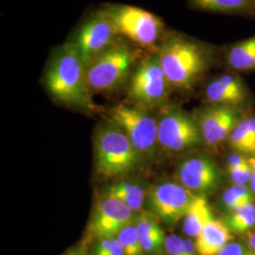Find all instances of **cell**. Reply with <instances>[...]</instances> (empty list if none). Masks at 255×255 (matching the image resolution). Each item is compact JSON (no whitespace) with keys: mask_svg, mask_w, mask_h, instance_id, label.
<instances>
[{"mask_svg":"<svg viewBox=\"0 0 255 255\" xmlns=\"http://www.w3.org/2000/svg\"><path fill=\"white\" fill-rule=\"evenodd\" d=\"M104 195L124 202L133 212H140L143 210L146 199L144 187L131 181H122L111 185L105 190Z\"/></svg>","mask_w":255,"mask_h":255,"instance_id":"18","label":"cell"},{"mask_svg":"<svg viewBox=\"0 0 255 255\" xmlns=\"http://www.w3.org/2000/svg\"><path fill=\"white\" fill-rule=\"evenodd\" d=\"M219 255H252L247 247L238 242H230Z\"/></svg>","mask_w":255,"mask_h":255,"instance_id":"29","label":"cell"},{"mask_svg":"<svg viewBox=\"0 0 255 255\" xmlns=\"http://www.w3.org/2000/svg\"><path fill=\"white\" fill-rule=\"evenodd\" d=\"M205 98L211 105L238 107L248 98L246 86L235 75L223 74L208 83Z\"/></svg>","mask_w":255,"mask_h":255,"instance_id":"14","label":"cell"},{"mask_svg":"<svg viewBox=\"0 0 255 255\" xmlns=\"http://www.w3.org/2000/svg\"><path fill=\"white\" fill-rule=\"evenodd\" d=\"M117 33L105 11L96 13L80 27L71 43L87 66L117 42Z\"/></svg>","mask_w":255,"mask_h":255,"instance_id":"9","label":"cell"},{"mask_svg":"<svg viewBox=\"0 0 255 255\" xmlns=\"http://www.w3.org/2000/svg\"><path fill=\"white\" fill-rule=\"evenodd\" d=\"M111 122L128 137L139 154L150 155L158 143V120L139 106L118 105L110 113Z\"/></svg>","mask_w":255,"mask_h":255,"instance_id":"6","label":"cell"},{"mask_svg":"<svg viewBox=\"0 0 255 255\" xmlns=\"http://www.w3.org/2000/svg\"><path fill=\"white\" fill-rule=\"evenodd\" d=\"M201 141L198 122L183 112L171 110L158 120V144L167 151L180 152L198 146Z\"/></svg>","mask_w":255,"mask_h":255,"instance_id":"8","label":"cell"},{"mask_svg":"<svg viewBox=\"0 0 255 255\" xmlns=\"http://www.w3.org/2000/svg\"><path fill=\"white\" fill-rule=\"evenodd\" d=\"M65 255H82V254L79 251H74V252H70V253H68Z\"/></svg>","mask_w":255,"mask_h":255,"instance_id":"35","label":"cell"},{"mask_svg":"<svg viewBox=\"0 0 255 255\" xmlns=\"http://www.w3.org/2000/svg\"><path fill=\"white\" fill-rule=\"evenodd\" d=\"M46 85L51 96L62 103L92 106L86 65L71 43L61 47L51 59L46 71Z\"/></svg>","mask_w":255,"mask_h":255,"instance_id":"1","label":"cell"},{"mask_svg":"<svg viewBox=\"0 0 255 255\" xmlns=\"http://www.w3.org/2000/svg\"><path fill=\"white\" fill-rule=\"evenodd\" d=\"M135 60V52L117 41L86 66L89 90L110 92L117 89L127 79Z\"/></svg>","mask_w":255,"mask_h":255,"instance_id":"4","label":"cell"},{"mask_svg":"<svg viewBox=\"0 0 255 255\" xmlns=\"http://www.w3.org/2000/svg\"><path fill=\"white\" fill-rule=\"evenodd\" d=\"M248 249L252 255H255V231L248 233Z\"/></svg>","mask_w":255,"mask_h":255,"instance_id":"32","label":"cell"},{"mask_svg":"<svg viewBox=\"0 0 255 255\" xmlns=\"http://www.w3.org/2000/svg\"><path fill=\"white\" fill-rule=\"evenodd\" d=\"M196 195L181 183L164 182L153 187L148 195V205L155 216L167 223L183 219Z\"/></svg>","mask_w":255,"mask_h":255,"instance_id":"11","label":"cell"},{"mask_svg":"<svg viewBox=\"0 0 255 255\" xmlns=\"http://www.w3.org/2000/svg\"><path fill=\"white\" fill-rule=\"evenodd\" d=\"M250 164V159L241 154L231 155L227 161V169L238 168Z\"/></svg>","mask_w":255,"mask_h":255,"instance_id":"30","label":"cell"},{"mask_svg":"<svg viewBox=\"0 0 255 255\" xmlns=\"http://www.w3.org/2000/svg\"><path fill=\"white\" fill-rule=\"evenodd\" d=\"M231 189L237 195V197L243 201L245 204H250L254 202V196L251 188H249L246 184H237L231 186Z\"/></svg>","mask_w":255,"mask_h":255,"instance_id":"28","label":"cell"},{"mask_svg":"<svg viewBox=\"0 0 255 255\" xmlns=\"http://www.w3.org/2000/svg\"><path fill=\"white\" fill-rule=\"evenodd\" d=\"M95 255H125L123 247L118 237H107L99 239V242L94 250Z\"/></svg>","mask_w":255,"mask_h":255,"instance_id":"24","label":"cell"},{"mask_svg":"<svg viewBox=\"0 0 255 255\" xmlns=\"http://www.w3.org/2000/svg\"><path fill=\"white\" fill-rule=\"evenodd\" d=\"M241 119L237 107L211 105L201 110L197 122L204 143L215 147L229 138Z\"/></svg>","mask_w":255,"mask_h":255,"instance_id":"13","label":"cell"},{"mask_svg":"<svg viewBox=\"0 0 255 255\" xmlns=\"http://www.w3.org/2000/svg\"><path fill=\"white\" fill-rule=\"evenodd\" d=\"M164 248L167 255H183V239L171 235L165 238Z\"/></svg>","mask_w":255,"mask_h":255,"instance_id":"26","label":"cell"},{"mask_svg":"<svg viewBox=\"0 0 255 255\" xmlns=\"http://www.w3.org/2000/svg\"><path fill=\"white\" fill-rule=\"evenodd\" d=\"M135 226L144 253H153L164 246V232L150 215L140 214L135 220Z\"/></svg>","mask_w":255,"mask_h":255,"instance_id":"17","label":"cell"},{"mask_svg":"<svg viewBox=\"0 0 255 255\" xmlns=\"http://www.w3.org/2000/svg\"><path fill=\"white\" fill-rule=\"evenodd\" d=\"M226 61L231 68L237 71L255 70V35L231 46Z\"/></svg>","mask_w":255,"mask_h":255,"instance_id":"19","label":"cell"},{"mask_svg":"<svg viewBox=\"0 0 255 255\" xmlns=\"http://www.w3.org/2000/svg\"><path fill=\"white\" fill-rule=\"evenodd\" d=\"M139 153L126 133L111 123L102 127L95 143L98 172L105 178H116L131 172L139 162Z\"/></svg>","mask_w":255,"mask_h":255,"instance_id":"3","label":"cell"},{"mask_svg":"<svg viewBox=\"0 0 255 255\" xmlns=\"http://www.w3.org/2000/svg\"><path fill=\"white\" fill-rule=\"evenodd\" d=\"M180 183L195 195L204 196L217 189L221 182L218 165L204 156L185 159L178 167Z\"/></svg>","mask_w":255,"mask_h":255,"instance_id":"12","label":"cell"},{"mask_svg":"<svg viewBox=\"0 0 255 255\" xmlns=\"http://www.w3.org/2000/svg\"><path fill=\"white\" fill-rule=\"evenodd\" d=\"M231 180L237 184H247L252 181L253 169L251 164L238 168L227 169Z\"/></svg>","mask_w":255,"mask_h":255,"instance_id":"25","label":"cell"},{"mask_svg":"<svg viewBox=\"0 0 255 255\" xmlns=\"http://www.w3.org/2000/svg\"><path fill=\"white\" fill-rule=\"evenodd\" d=\"M133 217L134 212L124 202L103 195L94 207L88 232L97 239L118 237L123 229L132 223Z\"/></svg>","mask_w":255,"mask_h":255,"instance_id":"10","label":"cell"},{"mask_svg":"<svg viewBox=\"0 0 255 255\" xmlns=\"http://www.w3.org/2000/svg\"><path fill=\"white\" fill-rule=\"evenodd\" d=\"M223 221L234 234L243 235L250 233L255 226V202L247 204L234 212H230Z\"/></svg>","mask_w":255,"mask_h":255,"instance_id":"21","label":"cell"},{"mask_svg":"<svg viewBox=\"0 0 255 255\" xmlns=\"http://www.w3.org/2000/svg\"><path fill=\"white\" fill-rule=\"evenodd\" d=\"M169 86L156 54L138 65L130 81L128 96L139 106H153L166 100Z\"/></svg>","mask_w":255,"mask_h":255,"instance_id":"7","label":"cell"},{"mask_svg":"<svg viewBox=\"0 0 255 255\" xmlns=\"http://www.w3.org/2000/svg\"><path fill=\"white\" fill-rule=\"evenodd\" d=\"M117 35L126 37L142 46H153L163 30L161 19L134 6H111L104 10Z\"/></svg>","mask_w":255,"mask_h":255,"instance_id":"5","label":"cell"},{"mask_svg":"<svg viewBox=\"0 0 255 255\" xmlns=\"http://www.w3.org/2000/svg\"><path fill=\"white\" fill-rule=\"evenodd\" d=\"M118 238L123 247L125 255H143L144 254L135 223H130L123 229L119 233Z\"/></svg>","mask_w":255,"mask_h":255,"instance_id":"23","label":"cell"},{"mask_svg":"<svg viewBox=\"0 0 255 255\" xmlns=\"http://www.w3.org/2000/svg\"><path fill=\"white\" fill-rule=\"evenodd\" d=\"M227 224L215 218L210 220L196 238L195 245L199 255H219L233 239Z\"/></svg>","mask_w":255,"mask_h":255,"instance_id":"15","label":"cell"},{"mask_svg":"<svg viewBox=\"0 0 255 255\" xmlns=\"http://www.w3.org/2000/svg\"><path fill=\"white\" fill-rule=\"evenodd\" d=\"M214 219L209 203L204 196L196 195L183 218L182 229L188 237L197 238L210 220Z\"/></svg>","mask_w":255,"mask_h":255,"instance_id":"16","label":"cell"},{"mask_svg":"<svg viewBox=\"0 0 255 255\" xmlns=\"http://www.w3.org/2000/svg\"><path fill=\"white\" fill-rule=\"evenodd\" d=\"M222 202H223V205L225 206V208L228 210L229 213L234 212V211L247 205L237 197L234 191L231 189V187L226 189L225 192L222 194Z\"/></svg>","mask_w":255,"mask_h":255,"instance_id":"27","label":"cell"},{"mask_svg":"<svg viewBox=\"0 0 255 255\" xmlns=\"http://www.w3.org/2000/svg\"><path fill=\"white\" fill-rule=\"evenodd\" d=\"M247 125L249 131L251 133V135L253 137L254 141L255 142V117H251V118H246Z\"/></svg>","mask_w":255,"mask_h":255,"instance_id":"33","label":"cell"},{"mask_svg":"<svg viewBox=\"0 0 255 255\" xmlns=\"http://www.w3.org/2000/svg\"><path fill=\"white\" fill-rule=\"evenodd\" d=\"M183 255H199L195 243L190 239H183Z\"/></svg>","mask_w":255,"mask_h":255,"instance_id":"31","label":"cell"},{"mask_svg":"<svg viewBox=\"0 0 255 255\" xmlns=\"http://www.w3.org/2000/svg\"><path fill=\"white\" fill-rule=\"evenodd\" d=\"M158 59L170 86L187 90L199 80L209 64V53L186 37L169 36L160 47Z\"/></svg>","mask_w":255,"mask_h":255,"instance_id":"2","label":"cell"},{"mask_svg":"<svg viewBox=\"0 0 255 255\" xmlns=\"http://www.w3.org/2000/svg\"><path fill=\"white\" fill-rule=\"evenodd\" d=\"M228 139L230 146L237 152L255 155V142L249 131L246 119L238 122Z\"/></svg>","mask_w":255,"mask_h":255,"instance_id":"22","label":"cell"},{"mask_svg":"<svg viewBox=\"0 0 255 255\" xmlns=\"http://www.w3.org/2000/svg\"><path fill=\"white\" fill-rule=\"evenodd\" d=\"M250 164L252 165V169H253V177H252V181L250 182L251 189L255 194V156L253 158H250Z\"/></svg>","mask_w":255,"mask_h":255,"instance_id":"34","label":"cell"},{"mask_svg":"<svg viewBox=\"0 0 255 255\" xmlns=\"http://www.w3.org/2000/svg\"><path fill=\"white\" fill-rule=\"evenodd\" d=\"M196 9L226 13L250 12L255 9V0H190Z\"/></svg>","mask_w":255,"mask_h":255,"instance_id":"20","label":"cell"}]
</instances>
